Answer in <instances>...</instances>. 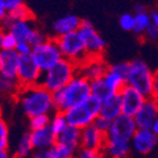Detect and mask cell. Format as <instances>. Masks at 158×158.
Returning a JSON list of instances; mask_svg holds the SVG:
<instances>
[{
    "instance_id": "obj_20",
    "label": "cell",
    "mask_w": 158,
    "mask_h": 158,
    "mask_svg": "<svg viewBox=\"0 0 158 158\" xmlns=\"http://www.w3.org/2000/svg\"><path fill=\"white\" fill-rule=\"evenodd\" d=\"M131 150V142L106 138L101 153L103 158H126Z\"/></svg>"
},
{
    "instance_id": "obj_39",
    "label": "cell",
    "mask_w": 158,
    "mask_h": 158,
    "mask_svg": "<svg viewBox=\"0 0 158 158\" xmlns=\"http://www.w3.org/2000/svg\"><path fill=\"white\" fill-rule=\"evenodd\" d=\"M110 68H111L112 70H114V71L118 72L123 77H127V74H128V71H129V62H119V63L111 65Z\"/></svg>"
},
{
    "instance_id": "obj_21",
    "label": "cell",
    "mask_w": 158,
    "mask_h": 158,
    "mask_svg": "<svg viewBox=\"0 0 158 158\" xmlns=\"http://www.w3.org/2000/svg\"><path fill=\"white\" fill-rule=\"evenodd\" d=\"M122 114H123V106H122V100L118 93L102 102V110H101L102 116L114 121Z\"/></svg>"
},
{
    "instance_id": "obj_7",
    "label": "cell",
    "mask_w": 158,
    "mask_h": 158,
    "mask_svg": "<svg viewBox=\"0 0 158 158\" xmlns=\"http://www.w3.org/2000/svg\"><path fill=\"white\" fill-rule=\"evenodd\" d=\"M31 56L42 72L48 71L63 58L56 38H48L43 43L34 47L32 49Z\"/></svg>"
},
{
    "instance_id": "obj_30",
    "label": "cell",
    "mask_w": 158,
    "mask_h": 158,
    "mask_svg": "<svg viewBox=\"0 0 158 158\" xmlns=\"http://www.w3.org/2000/svg\"><path fill=\"white\" fill-rule=\"evenodd\" d=\"M69 125L68 119H66V116L63 112H58L56 111L54 113L51 115V121H50V125L54 134H60L64 128Z\"/></svg>"
},
{
    "instance_id": "obj_36",
    "label": "cell",
    "mask_w": 158,
    "mask_h": 158,
    "mask_svg": "<svg viewBox=\"0 0 158 158\" xmlns=\"http://www.w3.org/2000/svg\"><path fill=\"white\" fill-rule=\"evenodd\" d=\"M74 158H103L101 150L87 149V148H80Z\"/></svg>"
},
{
    "instance_id": "obj_24",
    "label": "cell",
    "mask_w": 158,
    "mask_h": 158,
    "mask_svg": "<svg viewBox=\"0 0 158 158\" xmlns=\"http://www.w3.org/2000/svg\"><path fill=\"white\" fill-rule=\"evenodd\" d=\"M103 77H104V80H105L106 84L108 85V87H110L115 94L121 92L122 89L127 84L126 77H123V75L119 74L118 72L112 70L111 68H108L107 72H106L105 75H104Z\"/></svg>"
},
{
    "instance_id": "obj_42",
    "label": "cell",
    "mask_w": 158,
    "mask_h": 158,
    "mask_svg": "<svg viewBox=\"0 0 158 158\" xmlns=\"http://www.w3.org/2000/svg\"><path fill=\"white\" fill-rule=\"evenodd\" d=\"M152 98L157 101L158 103V72L155 73V81H154V89H153V95Z\"/></svg>"
},
{
    "instance_id": "obj_34",
    "label": "cell",
    "mask_w": 158,
    "mask_h": 158,
    "mask_svg": "<svg viewBox=\"0 0 158 158\" xmlns=\"http://www.w3.org/2000/svg\"><path fill=\"white\" fill-rule=\"evenodd\" d=\"M9 127L3 119L0 121V149H8Z\"/></svg>"
},
{
    "instance_id": "obj_19",
    "label": "cell",
    "mask_w": 158,
    "mask_h": 158,
    "mask_svg": "<svg viewBox=\"0 0 158 158\" xmlns=\"http://www.w3.org/2000/svg\"><path fill=\"white\" fill-rule=\"evenodd\" d=\"M82 22H83V20L75 15H66V16L56 19L52 26L53 33L56 35L54 38L62 37L64 34L79 31Z\"/></svg>"
},
{
    "instance_id": "obj_29",
    "label": "cell",
    "mask_w": 158,
    "mask_h": 158,
    "mask_svg": "<svg viewBox=\"0 0 158 158\" xmlns=\"http://www.w3.org/2000/svg\"><path fill=\"white\" fill-rule=\"evenodd\" d=\"M21 87L18 79H6L0 77V90L2 94L16 96L19 91L21 90Z\"/></svg>"
},
{
    "instance_id": "obj_14",
    "label": "cell",
    "mask_w": 158,
    "mask_h": 158,
    "mask_svg": "<svg viewBox=\"0 0 158 158\" xmlns=\"http://www.w3.org/2000/svg\"><path fill=\"white\" fill-rule=\"evenodd\" d=\"M20 54L16 50H1L0 52V77L17 79Z\"/></svg>"
},
{
    "instance_id": "obj_12",
    "label": "cell",
    "mask_w": 158,
    "mask_h": 158,
    "mask_svg": "<svg viewBox=\"0 0 158 158\" xmlns=\"http://www.w3.org/2000/svg\"><path fill=\"white\" fill-rule=\"evenodd\" d=\"M158 117V103L153 98H147L138 113L134 116L138 129H152Z\"/></svg>"
},
{
    "instance_id": "obj_9",
    "label": "cell",
    "mask_w": 158,
    "mask_h": 158,
    "mask_svg": "<svg viewBox=\"0 0 158 158\" xmlns=\"http://www.w3.org/2000/svg\"><path fill=\"white\" fill-rule=\"evenodd\" d=\"M137 129L138 127H137L134 117L122 114L117 118L112 121L111 128L106 133V138L131 142L135 133L137 132Z\"/></svg>"
},
{
    "instance_id": "obj_44",
    "label": "cell",
    "mask_w": 158,
    "mask_h": 158,
    "mask_svg": "<svg viewBox=\"0 0 158 158\" xmlns=\"http://www.w3.org/2000/svg\"><path fill=\"white\" fill-rule=\"evenodd\" d=\"M134 10L135 13H139V12H145L147 9H146V7L143 3H136L134 7Z\"/></svg>"
},
{
    "instance_id": "obj_41",
    "label": "cell",
    "mask_w": 158,
    "mask_h": 158,
    "mask_svg": "<svg viewBox=\"0 0 158 158\" xmlns=\"http://www.w3.org/2000/svg\"><path fill=\"white\" fill-rule=\"evenodd\" d=\"M30 158H52V155L50 149H40L35 150Z\"/></svg>"
},
{
    "instance_id": "obj_27",
    "label": "cell",
    "mask_w": 158,
    "mask_h": 158,
    "mask_svg": "<svg viewBox=\"0 0 158 158\" xmlns=\"http://www.w3.org/2000/svg\"><path fill=\"white\" fill-rule=\"evenodd\" d=\"M33 150L34 148L32 146L29 133L24 134L21 136L18 145H17V149L15 152V158H28L32 154Z\"/></svg>"
},
{
    "instance_id": "obj_25",
    "label": "cell",
    "mask_w": 158,
    "mask_h": 158,
    "mask_svg": "<svg viewBox=\"0 0 158 158\" xmlns=\"http://www.w3.org/2000/svg\"><path fill=\"white\" fill-rule=\"evenodd\" d=\"M32 19H33L32 11L26 5H22L19 8H17L16 10H13L12 12L8 13V16L5 19H2L1 22H2V26H5L9 22L17 21V20H32Z\"/></svg>"
},
{
    "instance_id": "obj_15",
    "label": "cell",
    "mask_w": 158,
    "mask_h": 158,
    "mask_svg": "<svg viewBox=\"0 0 158 158\" xmlns=\"http://www.w3.org/2000/svg\"><path fill=\"white\" fill-rule=\"evenodd\" d=\"M106 140V134L101 132L94 124L82 128L81 133V147L87 149L101 150Z\"/></svg>"
},
{
    "instance_id": "obj_31",
    "label": "cell",
    "mask_w": 158,
    "mask_h": 158,
    "mask_svg": "<svg viewBox=\"0 0 158 158\" xmlns=\"http://www.w3.org/2000/svg\"><path fill=\"white\" fill-rule=\"evenodd\" d=\"M17 44H18L17 38L9 30L2 29L1 34H0V47H1V50H16Z\"/></svg>"
},
{
    "instance_id": "obj_11",
    "label": "cell",
    "mask_w": 158,
    "mask_h": 158,
    "mask_svg": "<svg viewBox=\"0 0 158 158\" xmlns=\"http://www.w3.org/2000/svg\"><path fill=\"white\" fill-rule=\"evenodd\" d=\"M122 100L123 114L134 117L146 101V96L131 85L126 84L118 93Z\"/></svg>"
},
{
    "instance_id": "obj_40",
    "label": "cell",
    "mask_w": 158,
    "mask_h": 158,
    "mask_svg": "<svg viewBox=\"0 0 158 158\" xmlns=\"http://www.w3.org/2000/svg\"><path fill=\"white\" fill-rule=\"evenodd\" d=\"M144 35H145L148 40L156 41V40H158V28L154 26V24H152V26L147 29V31L145 32Z\"/></svg>"
},
{
    "instance_id": "obj_13",
    "label": "cell",
    "mask_w": 158,
    "mask_h": 158,
    "mask_svg": "<svg viewBox=\"0 0 158 158\" xmlns=\"http://www.w3.org/2000/svg\"><path fill=\"white\" fill-rule=\"evenodd\" d=\"M132 147L137 153L146 155L153 152L158 143V136L152 129H137L132 138Z\"/></svg>"
},
{
    "instance_id": "obj_46",
    "label": "cell",
    "mask_w": 158,
    "mask_h": 158,
    "mask_svg": "<svg viewBox=\"0 0 158 158\" xmlns=\"http://www.w3.org/2000/svg\"><path fill=\"white\" fill-rule=\"evenodd\" d=\"M152 131H153V132L155 133V134L158 136V117L156 118L155 123L153 124V127H152Z\"/></svg>"
},
{
    "instance_id": "obj_1",
    "label": "cell",
    "mask_w": 158,
    "mask_h": 158,
    "mask_svg": "<svg viewBox=\"0 0 158 158\" xmlns=\"http://www.w3.org/2000/svg\"><path fill=\"white\" fill-rule=\"evenodd\" d=\"M15 98L28 117L41 114L52 115L56 112L53 93L41 84L21 87Z\"/></svg>"
},
{
    "instance_id": "obj_3",
    "label": "cell",
    "mask_w": 158,
    "mask_h": 158,
    "mask_svg": "<svg viewBox=\"0 0 158 158\" xmlns=\"http://www.w3.org/2000/svg\"><path fill=\"white\" fill-rule=\"evenodd\" d=\"M77 73L79 65L69 59L62 58L56 65L43 72L40 84L53 93L65 86Z\"/></svg>"
},
{
    "instance_id": "obj_2",
    "label": "cell",
    "mask_w": 158,
    "mask_h": 158,
    "mask_svg": "<svg viewBox=\"0 0 158 158\" xmlns=\"http://www.w3.org/2000/svg\"><path fill=\"white\" fill-rule=\"evenodd\" d=\"M91 95V81L77 73L65 86L53 92L56 111L65 113L70 108L86 101Z\"/></svg>"
},
{
    "instance_id": "obj_45",
    "label": "cell",
    "mask_w": 158,
    "mask_h": 158,
    "mask_svg": "<svg viewBox=\"0 0 158 158\" xmlns=\"http://www.w3.org/2000/svg\"><path fill=\"white\" fill-rule=\"evenodd\" d=\"M0 158H13L8 149H0Z\"/></svg>"
},
{
    "instance_id": "obj_28",
    "label": "cell",
    "mask_w": 158,
    "mask_h": 158,
    "mask_svg": "<svg viewBox=\"0 0 158 158\" xmlns=\"http://www.w3.org/2000/svg\"><path fill=\"white\" fill-rule=\"evenodd\" d=\"M52 158H74L77 153V148L72 146L56 143V145L50 148Z\"/></svg>"
},
{
    "instance_id": "obj_5",
    "label": "cell",
    "mask_w": 158,
    "mask_h": 158,
    "mask_svg": "<svg viewBox=\"0 0 158 158\" xmlns=\"http://www.w3.org/2000/svg\"><path fill=\"white\" fill-rule=\"evenodd\" d=\"M155 81V73L148 66L145 61L136 59L129 62V71L126 77V83L137 91H139L146 98H152Z\"/></svg>"
},
{
    "instance_id": "obj_35",
    "label": "cell",
    "mask_w": 158,
    "mask_h": 158,
    "mask_svg": "<svg viewBox=\"0 0 158 158\" xmlns=\"http://www.w3.org/2000/svg\"><path fill=\"white\" fill-rule=\"evenodd\" d=\"M22 5H24L23 0H0V10L10 13Z\"/></svg>"
},
{
    "instance_id": "obj_10",
    "label": "cell",
    "mask_w": 158,
    "mask_h": 158,
    "mask_svg": "<svg viewBox=\"0 0 158 158\" xmlns=\"http://www.w3.org/2000/svg\"><path fill=\"white\" fill-rule=\"evenodd\" d=\"M81 37L86 44L87 51L91 56H102L103 51L105 50L106 42L96 31L92 23L89 20H83L81 28L79 29Z\"/></svg>"
},
{
    "instance_id": "obj_32",
    "label": "cell",
    "mask_w": 158,
    "mask_h": 158,
    "mask_svg": "<svg viewBox=\"0 0 158 158\" xmlns=\"http://www.w3.org/2000/svg\"><path fill=\"white\" fill-rule=\"evenodd\" d=\"M50 121L51 115H48V114L32 116V117H29V128L30 131L43 128V127L50 125Z\"/></svg>"
},
{
    "instance_id": "obj_23",
    "label": "cell",
    "mask_w": 158,
    "mask_h": 158,
    "mask_svg": "<svg viewBox=\"0 0 158 158\" xmlns=\"http://www.w3.org/2000/svg\"><path fill=\"white\" fill-rule=\"evenodd\" d=\"M91 94H92V96L104 102L111 96H113L115 93L108 87L104 77H101V79L91 81Z\"/></svg>"
},
{
    "instance_id": "obj_38",
    "label": "cell",
    "mask_w": 158,
    "mask_h": 158,
    "mask_svg": "<svg viewBox=\"0 0 158 158\" xmlns=\"http://www.w3.org/2000/svg\"><path fill=\"white\" fill-rule=\"evenodd\" d=\"M32 49H33V47L29 42H27V41H18V44L16 47V51L20 56L31 54Z\"/></svg>"
},
{
    "instance_id": "obj_37",
    "label": "cell",
    "mask_w": 158,
    "mask_h": 158,
    "mask_svg": "<svg viewBox=\"0 0 158 158\" xmlns=\"http://www.w3.org/2000/svg\"><path fill=\"white\" fill-rule=\"evenodd\" d=\"M93 124L98 127L101 132H103L104 134H106V133L108 132V129L111 128L112 121H111V119L106 118V117H104V116L100 115L98 118L95 119V122L93 123Z\"/></svg>"
},
{
    "instance_id": "obj_17",
    "label": "cell",
    "mask_w": 158,
    "mask_h": 158,
    "mask_svg": "<svg viewBox=\"0 0 158 158\" xmlns=\"http://www.w3.org/2000/svg\"><path fill=\"white\" fill-rule=\"evenodd\" d=\"M29 135L34 150L50 149L56 143V134H54L50 126L30 131Z\"/></svg>"
},
{
    "instance_id": "obj_26",
    "label": "cell",
    "mask_w": 158,
    "mask_h": 158,
    "mask_svg": "<svg viewBox=\"0 0 158 158\" xmlns=\"http://www.w3.org/2000/svg\"><path fill=\"white\" fill-rule=\"evenodd\" d=\"M152 24V17L147 11L135 13V28L133 32L137 35H143Z\"/></svg>"
},
{
    "instance_id": "obj_18",
    "label": "cell",
    "mask_w": 158,
    "mask_h": 158,
    "mask_svg": "<svg viewBox=\"0 0 158 158\" xmlns=\"http://www.w3.org/2000/svg\"><path fill=\"white\" fill-rule=\"evenodd\" d=\"M2 29L9 30L17 38L18 41L29 42L37 28L34 27L33 19H32V20H17V21L9 22L2 26Z\"/></svg>"
},
{
    "instance_id": "obj_43",
    "label": "cell",
    "mask_w": 158,
    "mask_h": 158,
    "mask_svg": "<svg viewBox=\"0 0 158 158\" xmlns=\"http://www.w3.org/2000/svg\"><path fill=\"white\" fill-rule=\"evenodd\" d=\"M150 17H152V23L158 28V10H154L150 13Z\"/></svg>"
},
{
    "instance_id": "obj_22",
    "label": "cell",
    "mask_w": 158,
    "mask_h": 158,
    "mask_svg": "<svg viewBox=\"0 0 158 158\" xmlns=\"http://www.w3.org/2000/svg\"><path fill=\"white\" fill-rule=\"evenodd\" d=\"M81 128L69 124L60 134L56 135V143L72 146V147L80 149L81 148Z\"/></svg>"
},
{
    "instance_id": "obj_33",
    "label": "cell",
    "mask_w": 158,
    "mask_h": 158,
    "mask_svg": "<svg viewBox=\"0 0 158 158\" xmlns=\"http://www.w3.org/2000/svg\"><path fill=\"white\" fill-rule=\"evenodd\" d=\"M119 27L124 31H134L135 28V15L132 13H124L118 19Z\"/></svg>"
},
{
    "instance_id": "obj_8",
    "label": "cell",
    "mask_w": 158,
    "mask_h": 158,
    "mask_svg": "<svg viewBox=\"0 0 158 158\" xmlns=\"http://www.w3.org/2000/svg\"><path fill=\"white\" fill-rule=\"evenodd\" d=\"M42 73L43 72L34 62L31 54L20 56L17 79H18L19 83L21 84L22 87L40 84V80L42 77Z\"/></svg>"
},
{
    "instance_id": "obj_4",
    "label": "cell",
    "mask_w": 158,
    "mask_h": 158,
    "mask_svg": "<svg viewBox=\"0 0 158 158\" xmlns=\"http://www.w3.org/2000/svg\"><path fill=\"white\" fill-rule=\"evenodd\" d=\"M101 110L102 101L91 95L86 101L70 108L64 114L69 124L82 129L94 123L95 119L101 115Z\"/></svg>"
},
{
    "instance_id": "obj_16",
    "label": "cell",
    "mask_w": 158,
    "mask_h": 158,
    "mask_svg": "<svg viewBox=\"0 0 158 158\" xmlns=\"http://www.w3.org/2000/svg\"><path fill=\"white\" fill-rule=\"evenodd\" d=\"M108 68L110 66L105 63L102 56H91L86 62L79 66V73L84 75L90 81H93L104 77Z\"/></svg>"
},
{
    "instance_id": "obj_6",
    "label": "cell",
    "mask_w": 158,
    "mask_h": 158,
    "mask_svg": "<svg viewBox=\"0 0 158 158\" xmlns=\"http://www.w3.org/2000/svg\"><path fill=\"white\" fill-rule=\"evenodd\" d=\"M56 41H58L59 48L62 52L63 58L73 61L79 66L91 58L90 53L87 51L86 44L79 31L58 37Z\"/></svg>"
}]
</instances>
